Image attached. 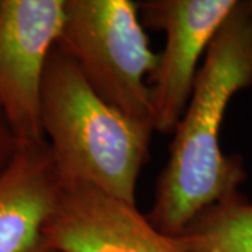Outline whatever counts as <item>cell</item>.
Wrapping results in <instances>:
<instances>
[{
	"instance_id": "obj_1",
	"label": "cell",
	"mask_w": 252,
	"mask_h": 252,
	"mask_svg": "<svg viewBox=\"0 0 252 252\" xmlns=\"http://www.w3.org/2000/svg\"><path fill=\"white\" fill-rule=\"evenodd\" d=\"M250 86L252 7L251 0H238L206 51L157 180L146 217L164 234L177 235L206 207L238 192L244 164L223 152L221 126L231 99Z\"/></svg>"
},
{
	"instance_id": "obj_2",
	"label": "cell",
	"mask_w": 252,
	"mask_h": 252,
	"mask_svg": "<svg viewBox=\"0 0 252 252\" xmlns=\"http://www.w3.org/2000/svg\"><path fill=\"white\" fill-rule=\"evenodd\" d=\"M41 126L62 185L86 184L136 206L153 125L104 101L58 46L44 73Z\"/></svg>"
},
{
	"instance_id": "obj_3",
	"label": "cell",
	"mask_w": 252,
	"mask_h": 252,
	"mask_svg": "<svg viewBox=\"0 0 252 252\" xmlns=\"http://www.w3.org/2000/svg\"><path fill=\"white\" fill-rule=\"evenodd\" d=\"M56 46L109 105L153 125L149 77L157 55L150 48L136 1L64 0Z\"/></svg>"
},
{
	"instance_id": "obj_4",
	"label": "cell",
	"mask_w": 252,
	"mask_h": 252,
	"mask_svg": "<svg viewBox=\"0 0 252 252\" xmlns=\"http://www.w3.org/2000/svg\"><path fill=\"white\" fill-rule=\"evenodd\" d=\"M64 0H0V112L18 144L45 142L41 90Z\"/></svg>"
},
{
	"instance_id": "obj_5",
	"label": "cell",
	"mask_w": 252,
	"mask_h": 252,
	"mask_svg": "<svg viewBox=\"0 0 252 252\" xmlns=\"http://www.w3.org/2000/svg\"><path fill=\"white\" fill-rule=\"evenodd\" d=\"M238 0L140 1L144 24L165 34L149 77L154 132L174 133L187 108L206 51Z\"/></svg>"
},
{
	"instance_id": "obj_6",
	"label": "cell",
	"mask_w": 252,
	"mask_h": 252,
	"mask_svg": "<svg viewBox=\"0 0 252 252\" xmlns=\"http://www.w3.org/2000/svg\"><path fill=\"white\" fill-rule=\"evenodd\" d=\"M45 234L54 252H187L137 207L86 184L62 185Z\"/></svg>"
},
{
	"instance_id": "obj_7",
	"label": "cell",
	"mask_w": 252,
	"mask_h": 252,
	"mask_svg": "<svg viewBox=\"0 0 252 252\" xmlns=\"http://www.w3.org/2000/svg\"><path fill=\"white\" fill-rule=\"evenodd\" d=\"M61 192L46 142L18 144L0 172V252H54L45 231Z\"/></svg>"
},
{
	"instance_id": "obj_8",
	"label": "cell",
	"mask_w": 252,
	"mask_h": 252,
	"mask_svg": "<svg viewBox=\"0 0 252 252\" xmlns=\"http://www.w3.org/2000/svg\"><path fill=\"white\" fill-rule=\"evenodd\" d=\"M187 252H252V203L231 193L172 235Z\"/></svg>"
},
{
	"instance_id": "obj_9",
	"label": "cell",
	"mask_w": 252,
	"mask_h": 252,
	"mask_svg": "<svg viewBox=\"0 0 252 252\" xmlns=\"http://www.w3.org/2000/svg\"><path fill=\"white\" fill-rule=\"evenodd\" d=\"M17 149V142L10 130L6 119L0 112V172L9 164L10 158Z\"/></svg>"
},
{
	"instance_id": "obj_10",
	"label": "cell",
	"mask_w": 252,
	"mask_h": 252,
	"mask_svg": "<svg viewBox=\"0 0 252 252\" xmlns=\"http://www.w3.org/2000/svg\"><path fill=\"white\" fill-rule=\"evenodd\" d=\"M251 7H252V0H251Z\"/></svg>"
}]
</instances>
